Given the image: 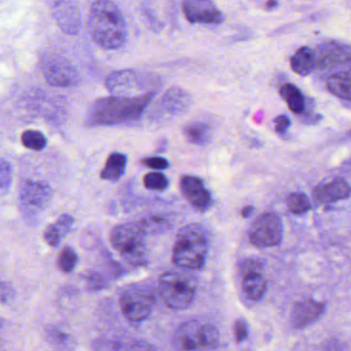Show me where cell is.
<instances>
[{
  "label": "cell",
  "mask_w": 351,
  "mask_h": 351,
  "mask_svg": "<svg viewBox=\"0 0 351 351\" xmlns=\"http://www.w3.org/2000/svg\"><path fill=\"white\" fill-rule=\"evenodd\" d=\"M53 197L49 184L41 181H25L21 186L20 204L23 212L29 218H34L47 208Z\"/></svg>",
  "instance_id": "cell-8"
},
{
  "label": "cell",
  "mask_w": 351,
  "mask_h": 351,
  "mask_svg": "<svg viewBox=\"0 0 351 351\" xmlns=\"http://www.w3.org/2000/svg\"><path fill=\"white\" fill-rule=\"evenodd\" d=\"M156 303V297L146 288H133L123 293L121 299V311L129 321L139 323L147 319Z\"/></svg>",
  "instance_id": "cell-10"
},
{
  "label": "cell",
  "mask_w": 351,
  "mask_h": 351,
  "mask_svg": "<svg viewBox=\"0 0 351 351\" xmlns=\"http://www.w3.org/2000/svg\"><path fill=\"white\" fill-rule=\"evenodd\" d=\"M45 337H47V342L58 350H70L74 346L73 339L68 334H65L60 330L53 329V328L47 329Z\"/></svg>",
  "instance_id": "cell-25"
},
{
  "label": "cell",
  "mask_w": 351,
  "mask_h": 351,
  "mask_svg": "<svg viewBox=\"0 0 351 351\" xmlns=\"http://www.w3.org/2000/svg\"><path fill=\"white\" fill-rule=\"evenodd\" d=\"M156 93L141 96H111L100 99L95 103L88 113L90 125H117L133 123L143 114Z\"/></svg>",
  "instance_id": "cell-2"
},
{
  "label": "cell",
  "mask_w": 351,
  "mask_h": 351,
  "mask_svg": "<svg viewBox=\"0 0 351 351\" xmlns=\"http://www.w3.org/2000/svg\"><path fill=\"white\" fill-rule=\"evenodd\" d=\"M351 195V187L346 180H332L326 184L317 186L313 192V196L317 202L324 204L338 202V200L346 199Z\"/></svg>",
  "instance_id": "cell-17"
},
{
  "label": "cell",
  "mask_w": 351,
  "mask_h": 351,
  "mask_svg": "<svg viewBox=\"0 0 351 351\" xmlns=\"http://www.w3.org/2000/svg\"><path fill=\"white\" fill-rule=\"evenodd\" d=\"M23 145L28 149L40 152L47 146V138L40 132L35 130H27L21 136Z\"/></svg>",
  "instance_id": "cell-27"
},
{
  "label": "cell",
  "mask_w": 351,
  "mask_h": 351,
  "mask_svg": "<svg viewBox=\"0 0 351 351\" xmlns=\"http://www.w3.org/2000/svg\"><path fill=\"white\" fill-rule=\"evenodd\" d=\"M324 309L325 305L323 303L317 302L311 299L297 303L291 315V323L295 328L306 327L321 317Z\"/></svg>",
  "instance_id": "cell-16"
},
{
  "label": "cell",
  "mask_w": 351,
  "mask_h": 351,
  "mask_svg": "<svg viewBox=\"0 0 351 351\" xmlns=\"http://www.w3.org/2000/svg\"><path fill=\"white\" fill-rule=\"evenodd\" d=\"M195 278L186 271L165 272L160 278V292L162 300L170 308L183 311L188 308L195 297Z\"/></svg>",
  "instance_id": "cell-5"
},
{
  "label": "cell",
  "mask_w": 351,
  "mask_h": 351,
  "mask_svg": "<svg viewBox=\"0 0 351 351\" xmlns=\"http://www.w3.org/2000/svg\"><path fill=\"white\" fill-rule=\"evenodd\" d=\"M144 186L152 191H164L169 187V180L162 173H149L144 177Z\"/></svg>",
  "instance_id": "cell-30"
},
{
  "label": "cell",
  "mask_w": 351,
  "mask_h": 351,
  "mask_svg": "<svg viewBox=\"0 0 351 351\" xmlns=\"http://www.w3.org/2000/svg\"><path fill=\"white\" fill-rule=\"evenodd\" d=\"M88 27L95 43L103 49H119L127 40V22L112 0H96L93 3Z\"/></svg>",
  "instance_id": "cell-1"
},
{
  "label": "cell",
  "mask_w": 351,
  "mask_h": 351,
  "mask_svg": "<svg viewBox=\"0 0 351 351\" xmlns=\"http://www.w3.org/2000/svg\"><path fill=\"white\" fill-rule=\"evenodd\" d=\"M73 217L68 214L62 215L56 222L49 225L43 232V239L47 245L56 247L61 243L62 239L66 237L73 226Z\"/></svg>",
  "instance_id": "cell-19"
},
{
  "label": "cell",
  "mask_w": 351,
  "mask_h": 351,
  "mask_svg": "<svg viewBox=\"0 0 351 351\" xmlns=\"http://www.w3.org/2000/svg\"><path fill=\"white\" fill-rule=\"evenodd\" d=\"M128 158L125 154L114 152L107 158L104 169L101 172V179L105 181H119L125 172Z\"/></svg>",
  "instance_id": "cell-22"
},
{
  "label": "cell",
  "mask_w": 351,
  "mask_h": 351,
  "mask_svg": "<svg viewBox=\"0 0 351 351\" xmlns=\"http://www.w3.org/2000/svg\"><path fill=\"white\" fill-rule=\"evenodd\" d=\"M77 262V254L70 247H64L58 258V265H59L60 269L66 274L71 272L75 268Z\"/></svg>",
  "instance_id": "cell-29"
},
{
  "label": "cell",
  "mask_w": 351,
  "mask_h": 351,
  "mask_svg": "<svg viewBox=\"0 0 351 351\" xmlns=\"http://www.w3.org/2000/svg\"><path fill=\"white\" fill-rule=\"evenodd\" d=\"M208 247V233L202 225H186L176 237L173 262L185 269H200L206 263Z\"/></svg>",
  "instance_id": "cell-3"
},
{
  "label": "cell",
  "mask_w": 351,
  "mask_h": 351,
  "mask_svg": "<svg viewBox=\"0 0 351 351\" xmlns=\"http://www.w3.org/2000/svg\"><path fill=\"white\" fill-rule=\"evenodd\" d=\"M14 295H16V292H14L12 285L0 280V305L8 304L12 302L14 300Z\"/></svg>",
  "instance_id": "cell-32"
},
{
  "label": "cell",
  "mask_w": 351,
  "mask_h": 351,
  "mask_svg": "<svg viewBox=\"0 0 351 351\" xmlns=\"http://www.w3.org/2000/svg\"><path fill=\"white\" fill-rule=\"evenodd\" d=\"M287 206L293 214L301 215L311 210V204L308 196L303 192H294L287 198Z\"/></svg>",
  "instance_id": "cell-26"
},
{
  "label": "cell",
  "mask_w": 351,
  "mask_h": 351,
  "mask_svg": "<svg viewBox=\"0 0 351 351\" xmlns=\"http://www.w3.org/2000/svg\"><path fill=\"white\" fill-rule=\"evenodd\" d=\"M138 224L142 227L146 234L148 233H160L166 231L171 226L168 219L160 216H152L140 221Z\"/></svg>",
  "instance_id": "cell-28"
},
{
  "label": "cell",
  "mask_w": 351,
  "mask_h": 351,
  "mask_svg": "<svg viewBox=\"0 0 351 351\" xmlns=\"http://www.w3.org/2000/svg\"><path fill=\"white\" fill-rule=\"evenodd\" d=\"M182 10L192 24L219 25L224 21V14L213 0H183Z\"/></svg>",
  "instance_id": "cell-13"
},
{
  "label": "cell",
  "mask_w": 351,
  "mask_h": 351,
  "mask_svg": "<svg viewBox=\"0 0 351 351\" xmlns=\"http://www.w3.org/2000/svg\"><path fill=\"white\" fill-rule=\"evenodd\" d=\"M350 133H351V132H350Z\"/></svg>",
  "instance_id": "cell-37"
},
{
  "label": "cell",
  "mask_w": 351,
  "mask_h": 351,
  "mask_svg": "<svg viewBox=\"0 0 351 351\" xmlns=\"http://www.w3.org/2000/svg\"><path fill=\"white\" fill-rule=\"evenodd\" d=\"M280 95L288 105L289 109L300 114L305 108V100L301 90L292 84H285L280 88Z\"/></svg>",
  "instance_id": "cell-23"
},
{
  "label": "cell",
  "mask_w": 351,
  "mask_h": 351,
  "mask_svg": "<svg viewBox=\"0 0 351 351\" xmlns=\"http://www.w3.org/2000/svg\"><path fill=\"white\" fill-rule=\"evenodd\" d=\"M43 75L47 84L53 86H75L80 82L76 68L62 57H51L43 64Z\"/></svg>",
  "instance_id": "cell-12"
},
{
  "label": "cell",
  "mask_w": 351,
  "mask_h": 351,
  "mask_svg": "<svg viewBox=\"0 0 351 351\" xmlns=\"http://www.w3.org/2000/svg\"><path fill=\"white\" fill-rule=\"evenodd\" d=\"M53 16L63 32L70 35L80 32L82 19L80 10L74 2L60 0L53 6Z\"/></svg>",
  "instance_id": "cell-15"
},
{
  "label": "cell",
  "mask_w": 351,
  "mask_h": 351,
  "mask_svg": "<svg viewBox=\"0 0 351 351\" xmlns=\"http://www.w3.org/2000/svg\"><path fill=\"white\" fill-rule=\"evenodd\" d=\"M107 90L113 96L134 97L135 93H143L152 86L149 77L135 70L125 69L113 72L105 82Z\"/></svg>",
  "instance_id": "cell-9"
},
{
  "label": "cell",
  "mask_w": 351,
  "mask_h": 351,
  "mask_svg": "<svg viewBox=\"0 0 351 351\" xmlns=\"http://www.w3.org/2000/svg\"><path fill=\"white\" fill-rule=\"evenodd\" d=\"M218 329L212 324L188 321L182 324L174 337L175 351H208L219 344Z\"/></svg>",
  "instance_id": "cell-6"
},
{
  "label": "cell",
  "mask_w": 351,
  "mask_h": 351,
  "mask_svg": "<svg viewBox=\"0 0 351 351\" xmlns=\"http://www.w3.org/2000/svg\"><path fill=\"white\" fill-rule=\"evenodd\" d=\"M184 197L199 212H206L213 206V198L204 182L193 176H184L180 182Z\"/></svg>",
  "instance_id": "cell-14"
},
{
  "label": "cell",
  "mask_w": 351,
  "mask_h": 351,
  "mask_svg": "<svg viewBox=\"0 0 351 351\" xmlns=\"http://www.w3.org/2000/svg\"><path fill=\"white\" fill-rule=\"evenodd\" d=\"M184 136L194 145H206L213 137L212 128L204 121H190L183 128Z\"/></svg>",
  "instance_id": "cell-21"
},
{
  "label": "cell",
  "mask_w": 351,
  "mask_h": 351,
  "mask_svg": "<svg viewBox=\"0 0 351 351\" xmlns=\"http://www.w3.org/2000/svg\"><path fill=\"white\" fill-rule=\"evenodd\" d=\"M328 90L342 100L351 101V78L344 75H334L328 80Z\"/></svg>",
  "instance_id": "cell-24"
},
{
  "label": "cell",
  "mask_w": 351,
  "mask_h": 351,
  "mask_svg": "<svg viewBox=\"0 0 351 351\" xmlns=\"http://www.w3.org/2000/svg\"><path fill=\"white\" fill-rule=\"evenodd\" d=\"M234 335L237 342L245 341L249 335L247 324L243 321H237L234 325Z\"/></svg>",
  "instance_id": "cell-35"
},
{
  "label": "cell",
  "mask_w": 351,
  "mask_h": 351,
  "mask_svg": "<svg viewBox=\"0 0 351 351\" xmlns=\"http://www.w3.org/2000/svg\"><path fill=\"white\" fill-rule=\"evenodd\" d=\"M241 276V288L251 300L262 299L267 288L263 274V264L258 259L243 260L239 266Z\"/></svg>",
  "instance_id": "cell-11"
},
{
  "label": "cell",
  "mask_w": 351,
  "mask_h": 351,
  "mask_svg": "<svg viewBox=\"0 0 351 351\" xmlns=\"http://www.w3.org/2000/svg\"><path fill=\"white\" fill-rule=\"evenodd\" d=\"M253 212L254 206H245V208H243V210H241V216H243V218H249V217L251 216L252 214H253Z\"/></svg>",
  "instance_id": "cell-36"
},
{
  "label": "cell",
  "mask_w": 351,
  "mask_h": 351,
  "mask_svg": "<svg viewBox=\"0 0 351 351\" xmlns=\"http://www.w3.org/2000/svg\"><path fill=\"white\" fill-rule=\"evenodd\" d=\"M12 167L8 160H0V189H8L12 183Z\"/></svg>",
  "instance_id": "cell-31"
},
{
  "label": "cell",
  "mask_w": 351,
  "mask_h": 351,
  "mask_svg": "<svg viewBox=\"0 0 351 351\" xmlns=\"http://www.w3.org/2000/svg\"><path fill=\"white\" fill-rule=\"evenodd\" d=\"M291 127V121L287 115H280L274 119V130L278 135H285Z\"/></svg>",
  "instance_id": "cell-34"
},
{
  "label": "cell",
  "mask_w": 351,
  "mask_h": 351,
  "mask_svg": "<svg viewBox=\"0 0 351 351\" xmlns=\"http://www.w3.org/2000/svg\"><path fill=\"white\" fill-rule=\"evenodd\" d=\"M142 164L149 169L154 170H166L169 168V162L164 158L160 156H152V158H145L142 160Z\"/></svg>",
  "instance_id": "cell-33"
},
{
  "label": "cell",
  "mask_w": 351,
  "mask_h": 351,
  "mask_svg": "<svg viewBox=\"0 0 351 351\" xmlns=\"http://www.w3.org/2000/svg\"><path fill=\"white\" fill-rule=\"evenodd\" d=\"M291 68L295 73L307 76L317 67V57L309 47H300L291 58Z\"/></svg>",
  "instance_id": "cell-20"
},
{
  "label": "cell",
  "mask_w": 351,
  "mask_h": 351,
  "mask_svg": "<svg viewBox=\"0 0 351 351\" xmlns=\"http://www.w3.org/2000/svg\"><path fill=\"white\" fill-rule=\"evenodd\" d=\"M191 103L189 93L178 86L169 88L162 99V106L167 112L173 115L181 114L189 108Z\"/></svg>",
  "instance_id": "cell-18"
},
{
  "label": "cell",
  "mask_w": 351,
  "mask_h": 351,
  "mask_svg": "<svg viewBox=\"0 0 351 351\" xmlns=\"http://www.w3.org/2000/svg\"><path fill=\"white\" fill-rule=\"evenodd\" d=\"M282 237L284 224L282 219L274 213H265L256 219L249 232L252 245L262 249L280 245Z\"/></svg>",
  "instance_id": "cell-7"
},
{
  "label": "cell",
  "mask_w": 351,
  "mask_h": 351,
  "mask_svg": "<svg viewBox=\"0 0 351 351\" xmlns=\"http://www.w3.org/2000/svg\"><path fill=\"white\" fill-rule=\"evenodd\" d=\"M146 235L139 224L117 225L110 233L111 245L131 265H146L148 263Z\"/></svg>",
  "instance_id": "cell-4"
}]
</instances>
